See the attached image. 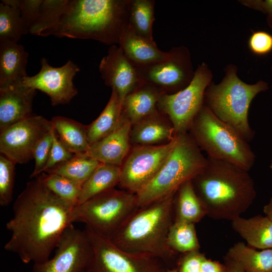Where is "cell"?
<instances>
[{"label":"cell","instance_id":"42","mask_svg":"<svg viewBox=\"0 0 272 272\" xmlns=\"http://www.w3.org/2000/svg\"><path fill=\"white\" fill-rule=\"evenodd\" d=\"M225 266L217 261L204 258L199 272H225Z\"/></svg>","mask_w":272,"mask_h":272},{"label":"cell","instance_id":"26","mask_svg":"<svg viewBox=\"0 0 272 272\" xmlns=\"http://www.w3.org/2000/svg\"><path fill=\"white\" fill-rule=\"evenodd\" d=\"M122 102L116 92L112 90L109 100L99 116L87 125L88 142L94 143L113 131L120 124L122 116Z\"/></svg>","mask_w":272,"mask_h":272},{"label":"cell","instance_id":"48","mask_svg":"<svg viewBox=\"0 0 272 272\" xmlns=\"http://www.w3.org/2000/svg\"><path fill=\"white\" fill-rule=\"evenodd\" d=\"M271 72H272V65H271Z\"/></svg>","mask_w":272,"mask_h":272},{"label":"cell","instance_id":"25","mask_svg":"<svg viewBox=\"0 0 272 272\" xmlns=\"http://www.w3.org/2000/svg\"><path fill=\"white\" fill-rule=\"evenodd\" d=\"M206 216V209L194 190L191 180L183 183L175 195L174 220L195 224Z\"/></svg>","mask_w":272,"mask_h":272},{"label":"cell","instance_id":"44","mask_svg":"<svg viewBox=\"0 0 272 272\" xmlns=\"http://www.w3.org/2000/svg\"><path fill=\"white\" fill-rule=\"evenodd\" d=\"M263 210L265 216L272 221V197L268 202L264 206Z\"/></svg>","mask_w":272,"mask_h":272},{"label":"cell","instance_id":"43","mask_svg":"<svg viewBox=\"0 0 272 272\" xmlns=\"http://www.w3.org/2000/svg\"><path fill=\"white\" fill-rule=\"evenodd\" d=\"M224 261L225 272H245L238 263L227 256L224 258Z\"/></svg>","mask_w":272,"mask_h":272},{"label":"cell","instance_id":"30","mask_svg":"<svg viewBox=\"0 0 272 272\" xmlns=\"http://www.w3.org/2000/svg\"><path fill=\"white\" fill-rule=\"evenodd\" d=\"M154 0H131L128 26L141 37L154 41L153 25L155 20Z\"/></svg>","mask_w":272,"mask_h":272},{"label":"cell","instance_id":"37","mask_svg":"<svg viewBox=\"0 0 272 272\" xmlns=\"http://www.w3.org/2000/svg\"><path fill=\"white\" fill-rule=\"evenodd\" d=\"M7 4L19 9L21 17L28 33L37 19L43 0H2Z\"/></svg>","mask_w":272,"mask_h":272},{"label":"cell","instance_id":"46","mask_svg":"<svg viewBox=\"0 0 272 272\" xmlns=\"http://www.w3.org/2000/svg\"><path fill=\"white\" fill-rule=\"evenodd\" d=\"M163 272H179L177 269H171L165 270Z\"/></svg>","mask_w":272,"mask_h":272},{"label":"cell","instance_id":"10","mask_svg":"<svg viewBox=\"0 0 272 272\" xmlns=\"http://www.w3.org/2000/svg\"><path fill=\"white\" fill-rule=\"evenodd\" d=\"M92 255L85 272H163L160 259L124 251L107 238L85 228Z\"/></svg>","mask_w":272,"mask_h":272},{"label":"cell","instance_id":"9","mask_svg":"<svg viewBox=\"0 0 272 272\" xmlns=\"http://www.w3.org/2000/svg\"><path fill=\"white\" fill-rule=\"evenodd\" d=\"M213 74L205 63L199 64L194 77L184 89L173 94H163L157 109L168 116L175 134L187 132L204 105L206 89L212 82Z\"/></svg>","mask_w":272,"mask_h":272},{"label":"cell","instance_id":"35","mask_svg":"<svg viewBox=\"0 0 272 272\" xmlns=\"http://www.w3.org/2000/svg\"><path fill=\"white\" fill-rule=\"evenodd\" d=\"M16 163L0 156V205L6 207L12 201Z\"/></svg>","mask_w":272,"mask_h":272},{"label":"cell","instance_id":"20","mask_svg":"<svg viewBox=\"0 0 272 272\" xmlns=\"http://www.w3.org/2000/svg\"><path fill=\"white\" fill-rule=\"evenodd\" d=\"M164 93L153 86L141 83L122 103L121 116L132 125L158 111L157 103Z\"/></svg>","mask_w":272,"mask_h":272},{"label":"cell","instance_id":"19","mask_svg":"<svg viewBox=\"0 0 272 272\" xmlns=\"http://www.w3.org/2000/svg\"><path fill=\"white\" fill-rule=\"evenodd\" d=\"M118 45L135 67L151 65L166 59L168 51L160 50L154 41L138 35L128 25L123 31Z\"/></svg>","mask_w":272,"mask_h":272},{"label":"cell","instance_id":"47","mask_svg":"<svg viewBox=\"0 0 272 272\" xmlns=\"http://www.w3.org/2000/svg\"><path fill=\"white\" fill-rule=\"evenodd\" d=\"M270 169L271 170V172H272V159H271V162H270Z\"/></svg>","mask_w":272,"mask_h":272},{"label":"cell","instance_id":"39","mask_svg":"<svg viewBox=\"0 0 272 272\" xmlns=\"http://www.w3.org/2000/svg\"><path fill=\"white\" fill-rule=\"evenodd\" d=\"M248 44L253 53L258 55L267 54L272 51V35L263 31L253 32Z\"/></svg>","mask_w":272,"mask_h":272},{"label":"cell","instance_id":"41","mask_svg":"<svg viewBox=\"0 0 272 272\" xmlns=\"http://www.w3.org/2000/svg\"><path fill=\"white\" fill-rule=\"evenodd\" d=\"M242 5L266 14L267 17L272 16V0L240 1Z\"/></svg>","mask_w":272,"mask_h":272},{"label":"cell","instance_id":"1","mask_svg":"<svg viewBox=\"0 0 272 272\" xmlns=\"http://www.w3.org/2000/svg\"><path fill=\"white\" fill-rule=\"evenodd\" d=\"M35 178L16 199L13 216L6 224L12 235L4 248L26 264L49 259L64 231L73 224L75 207L47 188L39 176Z\"/></svg>","mask_w":272,"mask_h":272},{"label":"cell","instance_id":"11","mask_svg":"<svg viewBox=\"0 0 272 272\" xmlns=\"http://www.w3.org/2000/svg\"><path fill=\"white\" fill-rule=\"evenodd\" d=\"M168 51L166 59L135 69L141 83L153 86L170 94L186 87L192 80L195 71L187 47L175 46Z\"/></svg>","mask_w":272,"mask_h":272},{"label":"cell","instance_id":"21","mask_svg":"<svg viewBox=\"0 0 272 272\" xmlns=\"http://www.w3.org/2000/svg\"><path fill=\"white\" fill-rule=\"evenodd\" d=\"M171 123L159 111L132 125L130 142L135 146H154L166 144L175 136Z\"/></svg>","mask_w":272,"mask_h":272},{"label":"cell","instance_id":"5","mask_svg":"<svg viewBox=\"0 0 272 272\" xmlns=\"http://www.w3.org/2000/svg\"><path fill=\"white\" fill-rule=\"evenodd\" d=\"M237 71L235 65H227L221 81L217 84L212 82L206 89L204 104L249 142L255 134L248 121L250 104L257 94L268 90L269 86L263 80L247 84L239 78Z\"/></svg>","mask_w":272,"mask_h":272},{"label":"cell","instance_id":"4","mask_svg":"<svg viewBox=\"0 0 272 272\" xmlns=\"http://www.w3.org/2000/svg\"><path fill=\"white\" fill-rule=\"evenodd\" d=\"M176 192L138 208L110 239L126 252L167 260L176 253L167 243Z\"/></svg>","mask_w":272,"mask_h":272},{"label":"cell","instance_id":"45","mask_svg":"<svg viewBox=\"0 0 272 272\" xmlns=\"http://www.w3.org/2000/svg\"><path fill=\"white\" fill-rule=\"evenodd\" d=\"M266 22L269 28L272 31V16L266 17Z\"/></svg>","mask_w":272,"mask_h":272},{"label":"cell","instance_id":"13","mask_svg":"<svg viewBox=\"0 0 272 272\" xmlns=\"http://www.w3.org/2000/svg\"><path fill=\"white\" fill-rule=\"evenodd\" d=\"M54 255L34 264L32 272H85L92 255L88 234L73 224L63 232Z\"/></svg>","mask_w":272,"mask_h":272},{"label":"cell","instance_id":"28","mask_svg":"<svg viewBox=\"0 0 272 272\" xmlns=\"http://www.w3.org/2000/svg\"><path fill=\"white\" fill-rule=\"evenodd\" d=\"M120 175V166L100 163L82 185L78 205L114 188L119 184Z\"/></svg>","mask_w":272,"mask_h":272},{"label":"cell","instance_id":"38","mask_svg":"<svg viewBox=\"0 0 272 272\" xmlns=\"http://www.w3.org/2000/svg\"><path fill=\"white\" fill-rule=\"evenodd\" d=\"M74 155V154L70 152L60 142L53 129L51 152L43 172H46L55 166L70 160Z\"/></svg>","mask_w":272,"mask_h":272},{"label":"cell","instance_id":"29","mask_svg":"<svg viewBox=\"0 0 272 272\" xmlns=\"http://www.w3.org/2000/svg\"><path fill=\"white\" fill-rule=\"evenodd\" d=\"M100 163L85 153L74 154L70 160L46 172L66 177L82 186Z\"/></svg>","mask_w":272,"mask_h":272},{"label":"cell","instance_id":"17","mask_svg":"<svg viewBox=\"0 0 272 272\" xmlns=\"http://www.w3.org/2000/svg\"><path fill=\"white\" fill-rule=\"evenodd\" d=\"M36 90L22 81L0 88V133L32 115Z\"/></svg>","mask_w":272,"mask_h":272},{"label":"cell","instance_id":"2","mask_svg":"<svg viewBox=\"0 0 272 272\" xmlns=\"http://www.w3.org/2000/svg\"><path fill=\"white\" fill-rule=\"evenodd\" d=\"M204 168L191 180L207 216L230 221L241 217L256 197L249 171L208 156Z\"/></svg>","mask_w":272,"mask_h":272},{"label":"cell","instance_id":"33","mask_svg":"<svg viewBox=\"0 0 272 272\" xmlns=\"http://www.w3.org/2000/svg\"><path fill=\"white\" fill-rule=\"evenodd\" d=\"M26 31L20 11L17 7L0 3V41L18 42Z\"/></svg>","mask_w":272,"mask_h":272},{"label":"cell","instance_id":"31","mask_svg":"<svg viewBox=\"0 0 272 272\" xmlns=\"http://www.w3.org/2000/svg\"><path fill=\"white\" fill-rule=\"evenodd\" d=\"M167 243L175 253L184 254L199 250L194 224L174 220L168 233Z\"/></svg>","mask_w":272,"mask_h":272},{"label":"cell","instance_id":"3","mask_svg":"<svg viewBox=\"0 0 272 272\" xmlns=\"http://www.w3.org/2000/svg\"><path fill=\"white\" fill-rule=\"evenodd\" d=\"M131 1L68 0L58 25L49 35L118 45L128 25Z\"/></svg>","mask_w":272,"mask_h":272},{"label":"cell","instance_id":"32","mask_svg":"<svg viewBox=\"0 0 272 272\" xmlns=\"http://www.w3.org/2000/svg\"><path fill=\"white\" fill-rule=\"evenodd\" d=\"M68 0H43L38 16L29 33L48 36L58 25Z\"/></svg>","mask_w":272,"mask_h":272},{"label":"cell","instance_id":"22","mask_svg":"<svg viewBox=\"0 0 272 272\" xmlns=\"http://www.w3.org/2000/svg\"><path fill=\"white\" fill-rule=\"evenodd\" d=\"M28 53L18 42L0 41V88L22 81L28 76Z\"/></svg>","mask_w":272,"mask_h":272},{"label":"cell","instance_id":"34","mask_svg":"<svg viewBox=\"0 0 272 272\" xmlns=\"http://www.w3.org/2000/svg\"><path fill=\"white\" fill-rule=\"evenodd\" d=\"M38 176L43 184L61 199L74 207L78 205L82 185L56 173L43 172Z\"/></svg>","mask_w":272,"mask_h":272},{"label":"cell","instance_id":"18","mask_svg":"<svg viewBox=\"0 0 272 272\" xmlns=\"http://www.w3.org/2000/svg\"><path fill=\"white\" fill-rule=\"evenodd\" d=\"M131 127V123L122 116L117 128L106 137L90 145L85 153L100 163L121 167L129 152Z\"/></svg>","mask_w":272,"mask_h":272},{"label":"cell","instance_id":"15","mask_svg":"<svg viewBox=\"0 0 272 272\" xmlns=\"http://www.w3.org/2000/svg\"><path fill=\"white\" fill-rule=\"evenodd\" d=\"M40 63L39 73L24 78L22 83L46 94L52 106L69 103L78 92L73 80L79 67L71 60L60 67L50 65L45 58H41Z\"/></svg>","mask_w":272,"mask_h":272},{"label":"cell","instance_id":"40","mask_svg":"<svg viewBox=\"0 0 272 272\" xmlns=\"http://www.w3.org/2000/svg\"><path fill=\"white\" fill-rule=\"evenodd\" d=\"M205 257L199 250L184 253L179 261L177 269L179 272H199Z\"/></svg>","mask_w":272,"mask_h":272},{"label":"cell","instance_id":"24","mask_svg":"<svg viewBox=\"0 0 272 272\" xmlns=\"http://www.w3.org/2000/svg\"><path fill=\"white\" fill-rule=\"evenodd\" d=\"M50 121L59 140L70 152L74 154L87 152L90 147L87 126L62 116H54Z\"/></svg>","mask_w":272,"mask_h":272},{"label":"cell","instance_id":"16","mask_svg":"<svg viewBox=\"0 0 272 272\" xmlns=\"http://www.w3.org/2000/svg\"><path fill=\"white\" fill-rule=\"evenodd\" d=\"M99 70L105 84L115 90L122 103L140 84L136 69L118 45H111L100 61Z\"/></svg>","mask_w":272,"mask_h":272},{"label":"cell","instance_id":"6","mask_svg":"<svg viewBox=\"0 0 272 272\" xmlns=\"http://www.w3.org/2000/svg\"><path fill=\"white\" fill-rule=\"evenodd\" d=\"M176 143L155 176L136 195L138 208L176 192L193 179L206 165L207 159L187 132L176 134Z\"/></svg>","mask_w":272,"mask_h":272},{"label":"cell","instance_id":"23","mask_svg":"<svg viewBox=\"0 0 272 272\" xmlns=\"http://www.w3.org/2000/svg\"><path fill=\"white\" fill-rule=\"evenodd\" d=\"M231 226L248 246L260 250L272 248V221L267 216L239 217L231 221Z\"/></svg>","mask_w":272,"mask_h":272},{"label":"cell","instance_id":"7","mask_svg":"<svg viewBox=\"0 0 272 272\" xmlns=\"http://www.w3.org/2000/svg\"><path fill=\"white\" fill-rule=\"evenodd\" d=\"M190 136L208 156L249 171L255 155L247 142L232 126L217 117L205 104L189 130Z\"/></svg>","mask_w":272,"mask_h":272},{"label":"cell","instance_id":"36","mask_svg":"<svg viewBox=\"0 0 272 272\" xmlns=\"http://www.w3.org/2000/svg\"><path fill=\"white\" fill-rule=\"evenodd\" d=\"M53 127L38 142L33 152L35 161L34 170L30 175L31 178L36 177L43 172L48 162L53 142Z\"/></svg>","mask_w":272,"mask_h":272},{"label":"cell","instance_id":"8","mask_svg":"<svg viewBox=\"0 0 272 272\" xmlns=\"http://www.w3.org/2000/svg\"><path fill=\"white\" fill-rule=\"evenodd\" d=\"M138 208L135 194L113 188L76 206L72 222L110 239Z\"/></svg>","mask_w":272,"mask_h":272},{"label":"cell","instance_id":"27","mask_svg":"<svg viewBox=\"0 0 272 272\" xmlns=\"http://www.w3.org/2000/svg\"><path fill=\"white\" fill-rule=\"evenodd\" d=\"M226 256L245 272H272V248L257 250L240 242L231 247Z\"/></svg>","mask_w":272,"mask_h":272},{"label":"cell","instance_id":"14","mask_svg":"<svg viewBox=\"0 0 272 272\" xmlns=\"http://www.w3.org/2000/svg\"><path fill=\"white\" fill-rule=\"evenodd\" d=\"M52 128L50 120L33 114L0 133L1 153L16 164L27 163L33 159L38 142Z\"/></svg>","mask_w":272,"mask_h":272},{"label":"cell","instance_id":"12","mask_svg":"<svg viewBox=\"0 0 272 272\" xmlns=\"http://www.w3.org/2000/svg\"><path fill=\"white\" fill-rule=\"evenodd\" d=\"M154 146H135L121 167L119 185L136 194L157 174L176 143Z\"/></svg>","mask_w":272,"mask_h":272}]
</instances>
